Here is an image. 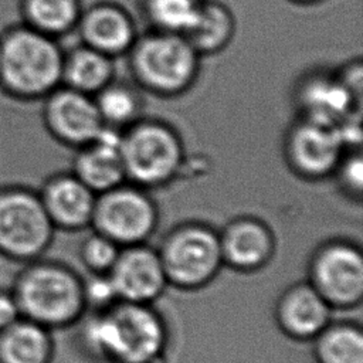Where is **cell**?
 <instances>
[{
	"instance_id": "603a6c76",
	"label": "cell",
	"mask_w": 363,
	"mask_h": 363,
	"mask_svg": "<svg viewBox=\"0 0 363 363\" xmlns=\"http://www.w3.org/2000/svg\"><path fill=\"white\" fill-rule=\"evenodd\" d=\"M312 343L316 363H363V329L354 320H330Z\"/></svg>"
},
{
	"instance_id": "e0dca14e",
	"label": "cell",
	"mask_w": 363,
	"mask_h": 363,
	"mask_svg": "<svg viewBox=\"0 0 363 363\" xmlns=\"http://www.w3.org/2000/svg\"><path fill=\"white\" fill-rule=\"evenodd\" d=\"M75 30L81 44L112 58L128 54L139 35L133 17L113 1H99L82 9Z\"/></svg>"
},
{
	"instance_id": "ba28073f",
	"label": "cell",
	"mask_w": 363,
	"mask_h": 363,
	"mask_svg": "<svg viewBox=\"0 0 363 363\" xmlns=\"http://www.w3.org/2000/svg\"><path fill=\"white\" fill-rule=\"evenodd\" d=\"M306 281L332 309H353L363 301V251L349 238H328L306 264Z\"/></svg>"
},
{
	"instance_id": "277c9868",
	"label": "cell",
	"mask_w": 363,
	"mask_h": 363,
	"mask_svg": "<svg viewBox=\"0 0 363 363\" xmlns=\"http://www.w3.org/2000/svg\"><path fill=\"white\" fill-rule=\"evenodd\" d=\"M126 55L136 85L163 98L186 94L200 72L201 57L180 34L150 28L138 35Z\"/></svg>"
},
{
	"instance_id": "3957f363",
	"label": "cell",
	"mask_w": 363,
	"mask_h": 363,
	"mask_svg": "<svg viewBox=\"0 0 363 363\" xmlns=\"http://www.w3.org/2000/svg\"><path fill=\"white\" fill-rule=\"evenodd\" d=\"M64 50L57 38L23 23L0 33V91L17 101H43L61 85Z\"/></svg>"
},
{
	"instance_id": "d4e9b609",
	"label": "cell",
	"mask_w": 363,
	"mask_h": 363,
	"mask_svg": "<svg viewBox=\"0 0 363 363\" xmlns=\"http://www.w3.org/2000/svg\"><path fill=\"white\" fill-rule=\"evenodd\" d=\"M201 0H143L142 10L152 30L184 35L194 24Z\"/></svg>"
},
{
	"instance_id": "7a4b0ae2",
	"label": "cell",
	"mask_w": 363,
	"mask_h": 363,
	"mask_svg": "<svg viewBox=\"0 0 363 363\" xmlns=\"http://www.w3.org/2000/svg\"><path fill=\"white\" fill-rule=\"evenodd\" d=\"M10 289L21 316L50 330L75 326L86 312L84 279L61 261L41 257L23 264Z\"/></svg>"
},
{
	"instance_id": "ac0fdd59",
	"label": "cell",
	"mask_w": 363,
	"mask_h": 363,
	"mask_svg": "<svg viewBox=\"0 0 363 363\" xmlns=\"http://www.w3.org/2000/svg\"><path fill=\"white\" fill-rule=\"evenodd\" d=\"M72 173L101 194L126 182L121 155V130L106 128L92 142L75 149Z\"/></svg>"
},
{
	"instance_id": "7c38bea8",
	"label": "cell",
	"mask_w": 363,
	"mask_h": 363,
	"mask_svg": "<svg viewBox=\"0 0 363 363\" xmlns=\"http://www.w3.org/2000/svg\"><path fill=\"white\" fill-rule=\"evenodd\" d=\"M298 118L337 126L353 113H360L362 101L346 86L337 72L313 69L303 74L294 88Z\"/></svg>"
},
{
	"instance_id": "5b68a950",
	"label": "cell",
	"mask_w": 363,
	"mask_h": 363,
	"mask_svg": "<svg viewBox=\"0 0 363 363\" xmlns=\"http://www.w3.org/2000/svg\"><path fill=\"white\" fill-rule=\"evenodd\" d=\"M121 155L126 182L146 190L170 184L186 166L182 136L160 119L140 118L123 129Z\"/></svg>"
},
{
	"instance_id": "9a60e30c",
	"label": "cell",
	"mask_w": 363,
	"mask_h": 363,
	"mask_svg": "<svg viewBox=\"0 0 363 363\" xmlns=\"http://www.w3.org/2000/svg\"><path fill=\"white\" fill-rule=\"evenodd\" d=\"M333 309L306 281L286 286L274 303L277 328L295 342H312L332 320Z\"/></svg>"
},
{
	"instance_id": "cb8c5ba5",
	"label": "cell",
	"mask_w": 363,
	"mask_h": 363,
	"mask_svg": "<svg viewBox=\"0 0 363 363\" xmlns=\"http://www.w3.org/2000/svg\"><path fill=\"white\" fill-rule=\"evenodd\" d=\"M94 99L106 128L122 132L142 118L143 101L138 88L130 84L113 79Z\"/></svg>"
},
{
	"instance_id": "f546056e",
	"label": "cell",
	"mask_w": 363,
	"mask_h": 363,
	"mask_svg": "<svg viewBox=\"0 0 363 363\" xmlns=\"http://www.w3.org/2000/svg\"><path fill=\"white\" fill-rule=\"evenodd\" d=\"M292 3H296V4H315V3H319L322 0H289Z\"/></svg>"
},
{
	"instance_id": "52a82bcc",
	"label": "cell",
	"mask_w": 363,
	"mask_h": 363,
	"mask_svg": "<svg viewBox=\"0 0 363 363\" xmlns=\"http://www.w3.org/2000/svg\"><path fill=\"white\" fill-rule=\"evenodd\" d=\"M55 231L37 190L20 183L0 186V257L18 264L41 258Z\"/></svg>"
},
{
	"instance_id": "4316f807",
	"label": "cell",
	"mask_w": 363,
	"mask_h": 363,
	"mask_svg": "<svg viewBox=\"0 0 363 363\" xmlns=\"http://www.w3.org/2000/svg\"><path fill=\"white\" fill-rule=\"evenodd\" d=\"M345 197L360 203L363 196V156L362 150H349L340 159L333 176Z\"/></svg>"
},
{
	"instance_id": "5bb4252c",
	"label": "cell",
	"mask_w": 363,
	"mask_h": 363,
	"mask_svg": "<svg viewBox=\"0 0 363 363\" xmlns=\"http://www.w3.org/2000/svg\"><path fill=\"white\" fill-rule=\"evenodd\" d=\"M224 267L241 274H254L269 265L277 238L267 221L255 216H238L218 231Z\"/></svg>"
},
{
	"instance_id": "4fadbf2b",
	"label": "cell",
	"mask_w": 363,
	"mask_h": 363,
	"mask_svg": "<svg viewBox=\"0 0 363 363\" xmlns=\"http://www.w3.org/2000/svg\"><path fill=\"white\" fill-rule=\"evenodd\" d=\"M108 274L123 302L153 305L169 286L157 250L147 242L121 248Z\"/></svg>"
},
{
	"instance_id": "8992f818",
	"label": "cell",
	"mask_w": 363,
	"mask_h": 363,
	"mask_svg": "<svg viewBox=\"0 0 363 363\" xmlns=\"http://www.w3.org/2000/svg\"><path fill=\"white\" fill-rule=\"evenodd\" d=\"M156 250L167 284L176 289H203L224 267L218 231L203 221L174 225L163 235Z\"/></svg>"
},
{
	"instance_id": "83f0119b",
	"label": "cell",
	"mask_w": 363,
	"mask_h": 363,
	"mask_svg": "<svg viewBox=\"0 0 363 363\" xmlns=\"http://www.w3.org/2000/svg\"><path fill=\"white\" fill-rule=\"evenodd\" d=\"M84 298L86 312L104 311L119 301L109 274H89L84 279Z\"/></svg>"
},
{
	"instance_id": "30bf717a",
	"label": "cell",
	"mask_w": 363,
	"mask_h": 363,
	"mask_svg": "<svg viewBox=\"0 0 363 363\" xmlns=\"http://www.w3.org/2000/svg\"><path fill=\"white\" fill-rule=\"evenodd\" d=\"M282 149L292 173L308 182L332 177L346 153L335 128L302 118H296L288 128Z\"/></svg>"
},
{
	"instance_id": "7402d4cb",
	"label": "cell",
	"mask_w": 363,
	"mask_h": 363,
	"mask_svg": "<svg viewBox=\"0 0 363 363\" xmlns=\"http://www.w3.org/2000/svg\"><path fill=\"white\" fill-rule=\"evenodd\" d=\"M82 9L81 0L18 1L20 23L57 40L75 30Z\"/></svg>"
},
{
	"instance_id": "2e32d148",
	"label": "cell",
	"mask_w": 363,
	"mask_h": 363,
	"mask_svg": "<svg viewBox=\"0 0 363 363\" xmlns=\"http://www.w3.org/2000/svg\"><path fill=\"white\" fill-rule=\"evenodd\" d=\"M37 191L55 230L75 233L91 227L98 194L72 172L48 176Z\"/></svg>"
},
{
	"instance_id": "d6986e66",
	"label": "cell",
	"mask_w": 363,
	"mask_h": 363,
	"mask_svg": "<svg viewBox=\"0 0 363 363\" xmlns=\"http://www.w3.org/2000/svg\"><path fill=\"white\" fill-rule=\"evenodd\" d=\"M54 354L52 330L23 316L0 332V363H52Z\"/></svg>"
},
{
	"instance_id": "484cf974",
	"label": "cell",
	"mask_w": 363,
	"mask_h": 363,
	"mask_svg": "<svg viewBox=\"0 0 363 363\" xmlns=\"http://www.w3.org/2000/svg\"><path fill=\"white\" fill-rule=\"evenodd\" d=\"M119 252L121 247L116 242L94 230L84 237L78 248L79 261L89 274H108Z\"/></svg>"
},
{
	"instance_id": "6da1fadb",
	"label": "cell",
	"mask_w": 363,
	"mask_h": 363,
	"mask_svg": "<svg viewBox=\"0 0 363 363\" xmlns=\"http://www.w3.org/2000/svg\"><path fill=\"white\" fill-rule=\"evenodd\" d=\"M75 326L79 350L98 363H162L170 343L169 326L153 305L118 301L85 312Z\"/></svg>"
},
{
	"instance_id": "9c48e42d",
	"label": "cell",
	"mask_w": 363,
	"mask_h": 363,
	"mask_svg": "<svg viewBox=\"0 0 363 363\" xmlns=\"http://www.w3.org/2000/svg\"><path fill=\"white\" fill-rule=\"evenodd\" d=\"M159 218V208L149 191L125 182L96 196L91 228L123 248L147 242Z\"/></svg>"
},
{
	"instance_id": "ffe728a7",
	"label": "cell",
	"mask_w": 363,
	"mask_h": 363,
	"mask_svg": "<svg viewBox=\"0 0 363 363\" xmlns=\"http://www.w3.org/2000/svg\"><path fill=\"white\" fill-rule=\"evenodd\" d=\"M115 79L113 58L85 44L64 51L61 85L94 96Z\"/></svg>"
},
{
	"instance_id": "8fae6325",
	"label": "cell",
	"mask_w": 363,
	"mask_h": 363,
	"mask_svg": "<svg viewBox=\"0 0 363 363\" xmlns=\"http://www.w3.org/2000/svg\"><path fill=\"white\" fill-rule=\"evenodd\" d=\"M43 123L61 145L78 149L105 129L94 96L60 85L43 99Z\"/></svg>"
},
{
	"instance_id": "44dd1931",
	"label": "cell",
	"mask_w": 363,
	"mask_h": 363,
	"mask_svg": "<svg viewBox=\"0 0 363 363\" xmlns=\"http://www.w3.org/2000/svg\"><path fill=\"white\" fill-rule=\"evenodd\" d=\"M235 34V17L218 0H201L197 18L184 34L186 40L203 55H214L227 48Z\"/></svg>"
},
{
	"instance_id": "f1b7e54d",
	"label": "cell",
	"mask_w": 363,
	"mask_h": 363,
	"mask_svg": "<svg viewBox=\"0 0 363 363\" xmlns=\"http://www.w3.org/2000/svg\"><path fill=\"white\" fill-rule=\"evenodd\" d=\"M21 318L17 301L9 288L0 286V332Z\"/></svg>"
}]
</instances>
